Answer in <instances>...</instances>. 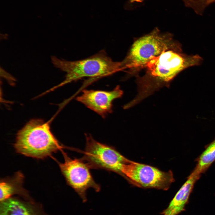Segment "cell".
<instances>
[{
    "label": "cell",
    "instance_id": "1",
    "mask_svg": "<svg viewBox=\"0 0 215 215\" xmlns=\"http://www.w3.org/2000/svg\"><path fill=\"white\" fill-rule=\"evenodd\" d=\"M202 58L198 55H185L181 51L170 50L164 52L146 65L145 73L137 76L138 93L125 105V109L132 107L170 82L180 72L188 67L200 64Z\"/></svg>",
    "mask_w": 215,
    "mask_h": 215
},
{
    "label": "cell",
    "instance_id": "2",
    "mask_svg": "<svg viewBox=\"0 0 215 215\" xmlns=\"http://www.w3.org/2000/svg\"><path fill=\"white\" fill-rule=\"evenodd\" d=\"M51 59L54 66L66 72V75L62 82L47 92L84 77L91 78V82L121 71L120 62L113 61L104 50L79 60L67 61L53 56Z\"/></svg>",
    "mask_w": 215,
    "mask_h": 215
},
{
    "label": "cell",
    "instance_id": "3",
    "mask_svg": "<svg viewBox=\"0 0 215 215\" xmlns=\"http://www.w3.org/2000/svg\"><path fill=\"white\" fill-rule=\"evenodd\" d=\"M50 122L36 119L27 122L16 134L14 147L17 152L41 159L62 150L63 147L51 131Z\"/></svg>",
    "mask_w": 215,
    "mask_h": 215
},
{
    "label": "cell",
    "instance_id": "4",
    "mask_svg": "<svg viewBox=\"0 0 215 215\" xmlns=\"http://www.w3.org/2000/svg\"><path fill=\"white\" fill-rule=\"evenodd\" d=\"M170 50L182 51L171 34L162 33L156 28L134 42L126 56L120 62L121 70L129 69L130 74H135L152 59Z\"/></svg>",
    "mask_w": 215,
    "mask_h": 215
},
{
    "label": "cell",
    "instance_id": "5",
    "mask_svg": "<svg viewBox=\"0 0 215 215\" xmlns=\"http://www.w3.org/2000/svg\"><path fill=\"white\" fill-rule=\"evenodd\" d=\"M86 144L81 159L90 168L102 169L121 174L122 165L129 160L114 148L99 142L90 135H86Z\"/></svg>",
    "mask_w": 215,
    "mask_h": 215
},
{
    "label": "cell",
    "instance_id": "6",
    "mask_svg": "<svg viewBox=\"0 0 215 215\" xmlns=\"http://www.w3.org/2000/svg\"><path fill=\"white\" fill-rule=\"evenodd\" d=\"M121 173L134 185L142 188L167 190L174 180L171 171H162L154 167L130 160L122 165Z\"/></svg>",
    "mask_w": 215,
    "mask_h": 215
},
{
    "label": "cell",
    "instance_id": "7",
    "mask_svg": "<svg viewBox=\"0 0 215 215\" xmlns=\"http://www.w3.org/2000/svg\"><path fill=\"white\" fill-rule=\"evenodd\" d=\"M62 153L64 160L63 163H59L61 171L67 183L85 202L87 200V190L92 188L99 192L100 187L93 178L90 168L81 159H73L64 152Z\"/></svg>",
    "mask_w": 215,
    "mask_h": 215
},
{
    "label": "cell",
    "instance_id": "8",
    "mask_svg": "<svg viewBox=\"0 0 215 215\" xmlns=\"http://www.w3.org/2000/svg\"><path fill=\"white\" fill-rule=\"evenodd\" d=\"M123 93L119 85L110 91L84 90L82 94L76 99L103 118H105L107 115L113 112V101L121 97Z\"/></svg>",
    "mask_w": 215,
    "mask_h": 215
},
{
    "label": "cell",
    "instance_id": "9",
    "mask_svg": "<svg viewBox=\"0 0 215 215\" xmlns=\"http://www.w3.org/2000/svg\"><path fill=\"white\" fill-rule=\"evenodd\" d=\"M0 215H50L41 203L10 197L0 201Z\"/></svg>",
    "mask_w": 215,
    "mask_h": 215
},
{
    "label": "cell",
    "instance_id": "10",
    "mask_svg": "<svg viewBox=\"0 0 215 215\" xmlns=\"http://www.w3.org/2000/svg\"><path fill=\"white\" fill-rule=\"evenodd\" d=\"M199 177L190 175L177 192L167 208L161 213L162 215H177L185 210L194 185Z\"/></svg>",
    "mask_w": 215,
    "mask_h": 215
},
{
    "label": "cell",
    "instance_id": "11",
    "mask_svg": "<svg viewBox=\"0 0 215 215\" xmlns=\"http://www.w3.org/2000/svg\"><path fill=\"white\" fill-rule=\"evenodd\" d=\"M215 161V139L199 157L197 165L190 175L200 177Z\"/></svg>",
    "mask_w": 215,
    "mask_h": 215
},
{
    "label": "cell",
    "instance_id": "12",
    "mask_svg": "<svg viewBox=\"0 0 215 215\" xmlns=\"http://www.w3.org/2000/svg\"><path fill=\"white\" fill-rule=\"evenodd\" d=\"M0 201H3L10 197L13 194H18L21 195L26 201H33L27 193L19 189L16 188L8 182H1L0 184Z\"/></svg>",
    "mask_w": 215,
    "mask_h": 215
},
{
    "label": "cell",
    "instance_id": "13",
    "mask_svg": "<svg viewBox=\"0 0 215 215\" xmlns=\"http://www.w3.org/2000/svg\"><path fill=\"white\" fill-rule=\"evenodd\" d=\"M187 7L192 8L196 13L200 14L215 0H182Z\"/></svg>",
    "mask_w": 215,
    "mask_h": 215
},
{
    "label": "cell",
    "instance_id": "14",
    "mask_svg": "<svg viewBox=\"0 0 215 215\" xmlns=\"http://www.w3.org/2000/svg\"><path fill=\"white\" fill-rule=\"evenodd\" d=\"M0 70L1 76L6 78L9 82L15 81V78L1 67H0Z\"/></svg>",
    "mask_w": 215,
    "mask_h": 215
}]
</instances>
